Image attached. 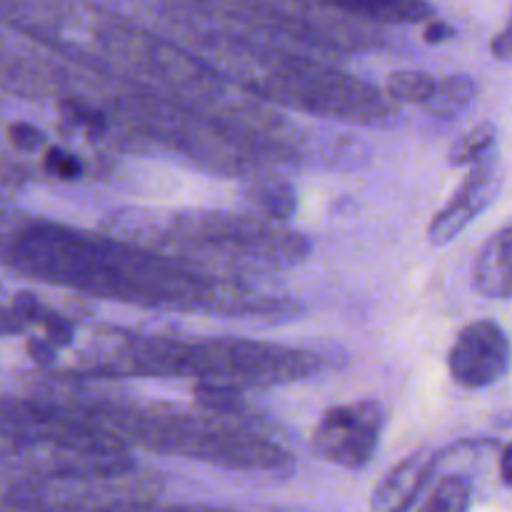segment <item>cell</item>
<instances>
[{
    "label": "cell",
    "instance_id": "4fadbf2b",
    "mask_svg": "<svg viewBox=\"0 0 512 512\" xmlns=\"http://www.w3.org/2000/svg\"><path fill=\"white\" fill-rule=\"evenodd\" d=\"M245 200L253 205L255 215L280 223V220H290L298 210V193L288 180L270 178V180H255L248 190H245Z\"/></svg>",
    "mask_w": 512,
    "mask_h": 512
},
{
    "label": "cell",
    "instance_id": "277c9868",
    "mask_svg": "<svg viewBox=\"0 0 512 512\" xmlns=\"http://www.w3.org/2000/svg\"><path fill=\"white\" fill-rule=\"evenodd\" d=\"M83 418L113 430L125 443L175 458L203 460L218 468L245 473H283L293 468V455L268 438L258 423L243 415H203L173 405H130L98 400L73 408Z\"/></svg>",
    "mask_w": 512,
    "mask_h": 512
},
{
    "label": "cell",
    "instance_id": "30bf717a",
    "mask_svg": "<svg viewBox=\"0 0 512 512\" xmlns=\"http://www.w3.org/2000/svg\"><path fill=\"white\" fill-rule=\"evenodd\" d=\"M473 283L485 298H512V228L490 235L473 263Z\"/></svg>",
    "mask_w": 512,
    "mask_h": 512
},
{
    "label": "cell",
    "instance_id": "cb8c5ba5",
    "mask_svg": "<svg viewBox=\"0 0 512 512\" xmlns=\"http://www.w3.org/2000/svg\"><path fill=\"white\" fill-rule=\"evenodd\" d=\"M500 478H503L508 488H512V443L500 455Z\"/></svg>",
    "mask_w": 512,
    "mask_h": 512
},
{
    "label": "cell",
    "instance_id": "8fae6325",
    "mask_svg": "<svg viewBox=\"0 0 512 512\" xmlns=\"http://www.w3.org/2000/svg\"><path fill=\"white\" fill-rule=\"evenodd\" d=\"M315 3L350 18L388 25H415L435 18V8L428 0H315Z\"/></svg>",
    "mask_w": 512,
    "mask_h": 512
},
{
    "label": "cell",
    "instance_id": "52a82bcc",
    "mask_svg": "<svg viewBox=\"0 0 512 512\" xmlns=\"http://www.w3.org/2000/svg\"><path fill=\"white\" fill-rule=\"evenodd\" d=\"M510 368V340L495 320L465 325L448 353V370L455 385L465 390L490 388Z\"/></svg>",
    "mask_w": 512,
    "mask_h": 512
},
{
    "label": "cell",
    "instance_id": "ba28073f",
    "mask_svg": "<svg viewBox=\"0 0 512 512\" xmlns=\"http://www.w3.org/2000/svg\"><path fill=\"white\" fill-rule=\"evenodd\" d=\"M503 185V170H500L498 153L485 155L475 165H470L468 178L458 188V193L448 200L443 210H438L428 225V240L435 248L453 243L485 208L495 200Z\"/></svg>",
    "mask_w": 512,
    "mask_h": 512
},
{
    "label": "cell",
    "instance_id": "ac0fdd59",
    "mask_svg": "<svg viewBox=\"0 0 512 512\" xmlns=\"http://www.w3.org/2000/svg\"><path fill=\"white\" fill-rule=\"evenodd\" d=\"M43 170L48 175H53V178L65 180V183H73V180L83 178L85 165L75 153L53 145V148H48L43 153Z\"/></svg>",
    "mask_w": 512,
    "mask_h": 512
},
{
    "label": "cell",
    "instance_id": "e0dca14e",
    "mask_svg": "<svg viewBox=\"0 0 512 512\" xmlns=\"http://www.w3.org/2000/svg\"><path fill=\"white\" fill-rule=\"evenodd\" d=\"M58 108L68 123H73L75 128L88 133L90 138H103V135L108 133V118H105L103 110H100L98 105L90 103V100L80 98V95H63Z\"/></svg>",
    "mask_w": 512,
    "mask_h": 512
},
{
    "label": "cell",
    "instance_id": "603a6c76",
    "mask_svg": "<svg viewBox=\"0 0 512 512\" xmlns=\"http://www.w3.org/2000/svg\"><path fill=\"white\" fill-rule=\"evenodd\" d=\"M490 53L498 60H512V10L508 23L503 25V30H500L493 38V43H490Z\"/></svg>",
    "mask_w": 512,
    "mask_h": 512
},
{
    "label": "cell",
    "instance_id": "3957f363",
    "mask_svg": "<svg viewBox=\"0 0 512 512\" xmlns=\"http://www.w3.org/2000/svg\"><path fill=\"white\" fill-rule=\"evenodd\" d=\"M323 358L310 350L240 338L173 340L123 338L115 348L85 358L93 378H198L200 383H225L235 388H268L313 378Z\"/></svg>",
    "mask_w": 512,
    "mask_h": 512
},
{
    "label": "cell",
    "instance_id": "7a4b0ae2",
    "mask_svg": "<svg viewBox=\"0 0 512 512\" xmlns=\"http://www.w3.org/2000/svg\"><path fill=\"white\" fill-rule=\"evenodd\" d=\"M105 230L215 275L285 270L310 253L303 233L263 215L133 208L110 215Z\"/></svg>",
    "mask_w": 512,
    "mask_h": 512
},
{
    "label": "cell",
    "instance_id": "7402d4cb",
    "mask_svg": "<svg viewBox=\"0 0 512 512\" xmlns=\"http://www.w3.org/2000/svg\"><path fill=\"white\" fill-rule=\"evenodd\" d=\"M423 38H425V43L440 45V43H448V40H453L455 38V30L450 28V25L445 23V20L433 18V20H428V23H425Z\"/></svg>",
    "mask_w": 512,
    "mask_h": 512
},
{
    "label": "cell",
    "instance_id": "7c38bea8",
    "mask_svg": "<svg viewBox=\"0 0 512 512\" xmlns=\"http://www.w3.org/2000/svg\"><path fill=\"white\" fill-rule=\"evenodd\" d=\"M475 95H478V85H475L473 78H468V75H445L435 83L433 93L423 103V110L433 118L453 120L473 105Z\"/></svg>",
    "mask_w": 512,
    "mask_h": 512
},
{
    "label": "cell",
    "instance_id": "ffe728a7",
    "mask_svg": "<svg viewBox=\"0 0 512 512\" xmlns=\"http://www.w3.org/2000/svg\"><path fill=\"white\" fill-rule=\"evenodd\" d=\"M105 512H233V510H218L205 508V505H155L150 500H135V503L118 505Z\"/></svg>",
    "mask_w": 512,
    "mask_h": 512
},
{
    "label": "cell",
    "instance_id": "5bb4252c",
    "mask_svg": "<svg viewBox=\"0 0 512 512\" xmlns=\"http://www.w3.org/2000/svg\"><path fill=\"white\" fill-rule=\"evenodd\" d=\"M495 145H498V130H495V125L480 123L453 140V145L448 148V163L453 168L475 165L485 155L493 153Z\"/></svg>",
    "mask_w": 512,
    "mask_h": 512
},
{
    "label": "cell",
    "instance_id": "2e32d148",
    "mask_svg": "<svg viewBox=\"0 0 512 512\" xmlns=\"http://www.w3.org/2000/svg\"><path fill=\"white\" fill-rule=\"evenodd\" d=\"M470 498H473V483L468 475H448L440 480L420 512H468Z\"/></svg>",
    "mask_w": 512,
    "mask_h": 512
},
{
    "label": "cell",
    "instance_id": "d6986e66",
    "mask_svg": "<svg viewBox=\"0 0 512 512\" xmlns=\"http://www.w3.org/2000/svg\"><path fill=\"white\" fill-rule=\"evenodd\" d=\"M5 138L18 153H40V148H45L43 130L33 123H25V120H13V123L5 125Z\"/></svg>",
    "mask_w": 512,
    "mask_h": 512
},
{
    "label": "cell",
    "instance_id": "8992f818",
    "mask_svg": "<svg viewBox=\"0 0 512 512\" xmlns=\"http://www.w3.org/2000/svg\"><path fill=\"white\" fill-rule=\"evenodd\" d=\"M385 410L378 400H355L325 410L315 425L313 450L338 468L360 470L375 458L383 435Z\"/></svg>",
    "mask_w": 512,
    "mask_h": 512
},
{
    "label": "cell",
    "instance_id": "6da1fadb",
    "mask_svg": "<svg viewBox=\"0 0 512 512\" xmlns=\"http://www.w3.org/2000/svg\"><path fill=\"white\" fill-rule=\"evenodd\" d=\"M3 263L28 280L138 308L263 320L298 313V303L263 298L228 275L118 235L83 233L53 220L28 218L5 228Z\"/></svg>",
    "mask_w": 512,
    "mask_h": 512
},
{
    "label": "cell",
    "instance_id": "9c48e42d",
    "mask_svg": "<svg viewBox=\"0 0 512 512\" xmlns=\"http://www.w3.org/2000/svg\"><path fill=\"white\" fill-rule=\"evenodd\" d=\"M440 455L443 453L418 450V453L408 455L403 463L395 465L385 475L383 483L375 488L373 500H370V512H408L413 508L418 503L420 493L433 480L440 463Z\"/></svg>",
    "mask_w": 512,
    "mask_h": 512
},
{
    "label": "cell",
    "instance_id": "44dd1931",
    "mask_svg": "<svg viewBox=\"0 0 512 512\" xmlns=\"http://www.w3.org/2000/svg\"><path fill=\"white\" fill-rule=\"evenodd\" d=\"M25 353H28L40 368H48V365L55 363L58 348H55L48 338H43V335H35V338L25 340Z\"/></svg>",
    "mask_w": 512,
    "mask_h": 512
},
{
    "label": "cell",
    "instance_id": "9a60e30c",
    "mask_svg": "<svg viewBox=\"0 0 512 512\" xmlns=\"http://www.w3.org/2000/svg\"><path fill=\"white\" fill-rule=\"evenodd\" d=\"M435 83H438V78L423 73V70H398V73L388 75L385 95L395 105H420L423 108L428 95L433 93Z\"/></svg>",
    "mask_w": 512,
    "mask_h": 512
},
{
    "label": "cell",
    "instance_id": "5b68a950",
    "mask_svg": "<svg viewBox=\"0 0 512 512\" xmlns=\"http://www.w3.org/2000/svg\"><path fill=\"white\" fill-rule=\"evenodd\" d=\"M263 90L288 108L328 118L373 123L393 113L388 95L378 93L373 85L305 58L278 63V68L265 75Z\"/></svg>",
    "mask_w": 512,
    "mask_h": 512
}]
</instances>
